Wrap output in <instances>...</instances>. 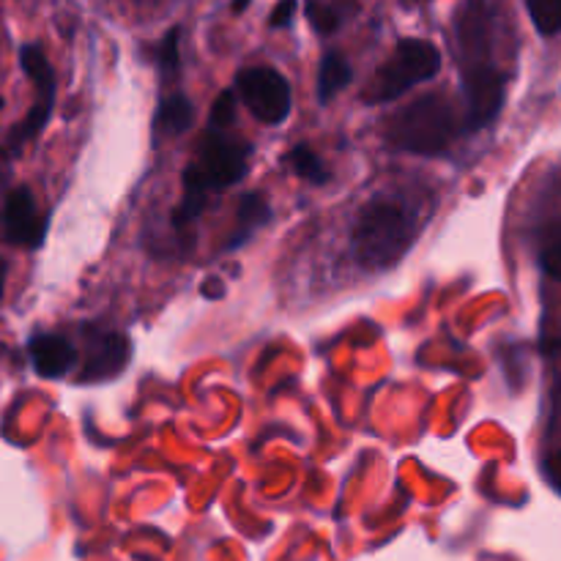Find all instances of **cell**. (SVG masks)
<instances>
[{
  "label": "cell",
  "instance_id": "6da1fadb",
  "mask_svg": "<svg viewBox=\"0 0 561 561\" xmlns=\"http://www.w3.org/2000/svg\"><path fill=\"white\" fill-rule=\"evenodd\" d=\"M247 164H250V142L230 137L228 129L208 126L197 146V157L184 170V201L173 211L175 228H186L201 217L208 192L239 184L247 173Z\"/></svg>",
  "mask_w": 561,
  "mask_h": 561
},
{
  "label": "cell",
  "instance_id": "7a4b0ae2",
  "mask_svg": "<svg viewBox=\"0 0 561 561\" xmlns=\"http://www.w3.org/2000/svg\"><path fill=\"white\" fill-rule=\"evenodd\" d=\"M416 233H420V219L414 208L394 197H376L359 211L351 244L359 266L370 272H387L403 261Z\"/></svg>",
  "mask_w": 561,
  "mask_h": 561
},
{
  "label": "cell",
  "instance_id": "3957f363",
  "mask_svg": "<svg viewBox=\"0 0 561 561\" xmlns=\"http://www.w3.org/2000/svg\"><path fill=\"white\" fill-rule=\"evenodd\" d=\"M458 131L455 107L438 93L416 99L389 121V142L409 153H442Z\"/></svg>",
  "mask_w": 561,
  "mask_h": 561
},
{
  "label": "cell",
  "instance_id": "277c9868",
  "mask_svg": "<svg viewBox=\"0 0 561 561\" xmlns=\"http://www.w3.org/2000/svg\"><path fill=\"white\" fill-rule=\"evenodd\" d=\"M442 69V53L436 44L425 42V38H403L394 47L392 58L376 71L365 91L367 104H383L392 99L403 96L420 82L433 80Z\"/></svg>",
  "mask_w": 561,
  "mask_h": 561
},
{
  "label": "cell",
  "instance_id": "5b68a950",
  "mask_svg": "<svg viewBox=\"0 0 561 561\" xmlns=\"http://www.w3.org/2000/svg\"><path fill=\"white\" fill-rule=\"evenodd\" d=\"M236 91L261 124H283L290 113V85L272 66H252L239 71Z\"/></svg>",
  "mask_w": 561,
  "mask_h": 561
},
{
  "label": "cell",
  "instance_id": "8992f818",
  "mask_svg": "<svg viewBox=\"0 0 561 561\" xmlns=\"http://www.w3.org/2000/svg\"><path fill=\"white\" fill-rule=\"evenodd\" d=\"M455 44L460 71L493 64V11L488 0H463L455 14Z\"/></svg>",
  "mask_w": 561,
  "mask_h": 561
},
{
  "label": "cell",
  "instance_id": "52a82bcc",
  "mask_svg": "<svg viewBox=\"0 0 561 561\" xmlns=\"http://www.w3.org/2000/svg\"><path fill=\"white\" fill-rule=\"evenodd\" d=\"M504 88H507L504 85V75L493 64L463 69L466 129H482L502 113Z\"/></svg>",
  "mask_w": 561,
  "mask_h": 561
},
{
  "label": "cell",
  "instance_id": "ba28073f",
  "mask_svg": "<svg viewBox=\"0 0 561 561\" xmlns=\"http://www.w3.org/2000/svg\"><path fill=\"white\" fill-rule=\"evenodd\" d=\"M85 359H82V383L110 381L118 376L131 359V340L118 332H96L85 329Z\"/></svg>",
  "mask_w": 561,
  "mask_h": 561
},
{
  "label": "cell",
  "instance_id": "9c48e42d",
  "mask_svg": "<svg viewBox=\"0 0 561 561\" xmlns=\"http://www.w3.org/2000/svg\"><path fill=\"white\" fill-rule=\"evenodd\" d=\"M0 225H3V236L11 244L31 247V250L42 247L44 233H47V219L38 214V206L27 186H16L9 192Z\"/></svg>",
  "mask_w": 561,
  "mask_h": 561
},
{
  "label": "cell",
  "instance_id": "30bf717a",
  "mask_svg": "<svg viewBox=\"0 0 561 561\" xmlns=\"http://www.w3.org/2000/svg\"><path fill=\"white\" fill-rule=\"evenodd\" d=\"M27 354H31L33 370L42 378H60L75 367L77 351L60 334H36L27 343Z\"/></svg>",
  "mask_w": 561,
  "mask_h": 561
},
{
  "label": "cell",
  "instance_id": "8fae6325",
  "mask_svg": "<svg viewBox=\"0 0 561 561\" xmlns=\"http://www.w3.org/2000/svg\"><path fill=\"white\" fill-rule=\"evenodd\" d=\"M268 217H272V208L266 197L261 192H247L236 208V230L225 241V250H239L241 244H247L268 222Z\"/></svg>",
  "mask_w": 561,
  "mask_h": 561
},
{
  "label": "cell",
  "instance_id": "7c38bea8",
  "mask_svg": "<svg viewBox=\"0 0 561 561\" xmlns=\"http://www.w3.org/2000/svg\"><path fill=\"white\" fill-rule=\"evenodd\" d=\"M351 80H354V71H351L348 58L337 53V49H332V53L323 55L321 69H318V99L323 104L332 102L343 88L351 85Z\"/></svg>",
  "mask_w": 561,
  "mask_h": 561
},
{
  "label": "cell",
  "instance_id": "4fadbf2b",
  "mask_svg": "<svg viewBox=\"0 0 561 561\" xmlns=\"http://www.w3.org/2000/svg\"><path fill=\"white\" fill-rule=\"evenodd\" d=\"M195 121V107H192V99L186 93H170L159 102L157 121H153V129L164 131V135H184L186 129Z\"/></svg>",
  "mask_w": 561,
  "mask_h": 561
},
{
  "label": "cell",
  "instance_id": "5bb4252c",
  "mask_svg": "<svg viewBox=\"0 0 561 561\" xmlns=\"http://www.w3.org/2000/svg\"><path fill=\"white\" fill-rule=\"evenodd\" d=\"M20 64L25 75L31 77L33 88H36V99L42 102H55V71L49 66L47 55L38 44H25L20 49Z\"/></svg>",
  "mask_w": 561,
  "mask_h": 561
},
{
  "label": "cell",
  "instance_id": "9a60e30c",
  "mask_svg": "<svg viewBox=\"0 0 561 561\" xmlns=\"http://www.w3.org/2000/svg\"><path fill=\"white\" fill-rule=\"evenodd\" d=\"M356 0H334V3H323V0H307L305 11H307V20L312 22L318 33L329 36V33L337 31L343 25V20L354 11H345V5H354Z\"/></svg>",
  "mask_w": 561,
  "mask_h": 561
},
{
  "label": "cell",
  "instance_id": "2e32d148",
  "mask_svg": "<svg viewBox=\"0 0 561 561\" xmlns=\"http://www.w3.org/2000/svg\"><path fill=\"white\" fill-rule=\"evenodd\" d=\"M288 164L299 179L310 181V184H327L329 181L327 164L321 162V157H318L310 146H296L294 151L288 153Z\"/></svg>",
  "mask_w": 561,
  "mask_h": 561
},
{
  "label": "cell",
  "instance_id": "e0dca14e",
  "mask_svg": "<svg viewBox=\"0 0 561 561\" xmlns=\"http://www.w3.org/2000/svg\"><path fill=\"white\" fill-rule=\"evenodd\" d=\"M526 11L542 36L561 33V0H526Z\"/></svg>",
  "mask_w": 561,
  "mask_h": 561
},
{
  "label": "cell",
  "instance_id": "ac0fdd59",
  "mask_svg": "<svg viewBox=\"0 0 561 561\" xmlns=\"http://www.w3.org/2000/svg\"><path fill=\"white\" fill-rule=\"evenodd\" d=\"M540 266L553 279H561V222L548 225L540 241Z\"/></svg>",
  "mask_w": 561,
  "mask_h": 561
},
{
  "label": "cell",
  "instance_id": "d6986e66",
  "mask_svg": "<svg viewBox=\"0 0 561 561\" xmlns=\"http://www.w3.org/2000/svg\"><path fill=\"white\" fill-rule=\"evenodd\" d=\"M179 36H181L179 27H170V31L164 33L162 42H159V47L153 49V58H157L159 71H162L164 77H168V75L173 77L175 71H179V64H181V58H179Z\"/></svg>",
  "mask_w": 561,
  "mask_h": 561
},
{
  "label": "cell",
  "instance_id": "ffe728a7",
  "mask_svg": "<svg viewBox=\"0 0 561 561\" xmlns=\"http://www.w3.org/2000/svg\"><path fill=\"white\" fill-rule=\"evenodd\" d=\"M236 121V99L233 91H222L217 96L211 107V124L208 126H217V129H230Z\"/></svg>",
  "mask_w": 561,
  "mask_h": 561
},
{
  "label": "cell",
  "instance_id": "44dd1931",
  "mask_svg": "<svg viewBox=\"0 0 561 561\" xmlns=\"http://www.w3.org/2000/svg\"><path fill=\"white\" fill-rule=\"evenodd\" d=\"M296 11H299V0H279V3L274 5L268 25H272V27H288Z\"/></svg>",
  "mask_w": 561,
  "mask_h": 561
},
{
  "label": "cell",
  "instance_id": "7402d4cb",
  "mask_svg": "<svg viewBox=\"0 0 561 561\" xmlns=\"http://www.w3.org/2000/svg\"><path fill=\"white\" fill-rule=\"evenodd\" d=\"M542 469H546L548 482H551V485L561 493V449H559V453L548 455V460H546V466H542Z\"/></svg>",
  "mask_w": 561,
  "mask_h": 561
},
{
  "label": "cell",
  "instance_id": "603a6c76",
  "mask_svg": "<svg viewBox=\"0 0 561 561\" xmlns=\"http://www.w3.org/2000/svg\"><path fill=\"white\" fill-rule=\"evenodd\" d=\"M203 299H222L225 296V283L219 277H206L201 285Z\"/></svg>",
  "mask_w": 561,
  "mask_h": 561
},
{
  "label": "cell",
  "instance_id": "cb8c5ba5",
  "mask_svg": "<svg viewBox=\"0 0 561 561\" xmlns=\"http://www.w3.org/2000/svg\"><path fill=\"white\" fill-rule=\"evenodd\" d=\"M3 288H5V261L0 257V299H3Z\"/></svg>",
  "mask_w": 561,
  "mask_h": 561
},
{
  "label": "cell",
  "instance_id": "d4e9b609",
  "mask_svg": "<svg viewBox=\"0 0 561 561\" xmlns=\"http://www.w3.org/2000/svg\"><path fill=\"white\" fill-rule=\"evenodd\" d=\"M247 5H250V0H233V11H236V14H244Z\"/></svg>",
  "mask_w": 561,
  "mask_h": 561
},
{
  "label": "cell",
  "instance_id": "484cf974",
  "mask_svg": "<svg viewBox=\"0 0 561 561\" xmlns=\"http://www.w3.org/2000/svg\"><path fill=\"white\" fill-rule=\"evenodd\" d=\"M0 107H3V99H0Z\"/></svg>",
  "mask_w": 561,
  "mask_h": 561
}]
</instances>
